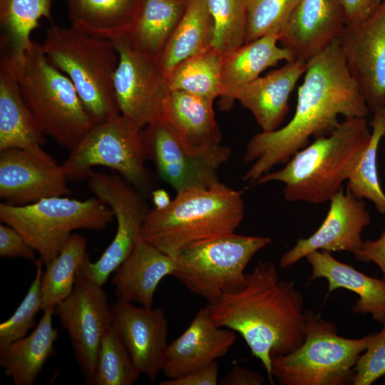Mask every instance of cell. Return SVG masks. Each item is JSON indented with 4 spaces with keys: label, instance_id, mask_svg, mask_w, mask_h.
I'll return each instance as SVG.
<instances>
[{
    "label": "cell",
    "instance_id": "41",
    "mask_svg": "<svg viewBox=\"0 0 385 385\" xmlns=\"http://www.w3.org/2000/svg\"><path fill=\"white\" fill-rule=\"evenodd\" d=\"M219 364L210 365L175 379L161 381L160 385H217L218 384Z\"/></svg>",
    "mask_w": 385,
    "mask_h": 385
},
{
    "label": "cell",
    "instance_id": "45",
    "mask_svg": "<svg viewBox=\"0 0 385 385\" xmlns=\"http://www.w3.org/2000/svg\"><path fill=\"white\" fill-rule=\"evenodd\" d=\"M150 195L154 207L156 209H164L167 207L172 201L170 195L164 189H155L152 190Z\"/></svg>",
    "mask_w": 385,
    "mask_h": 385
},
{
    "label": "cell",
    "instance_id": "28",
    "mask_svg": "<svg viewBox=\"0 0 385 385\" xmlns=\"http://www.w3.org/2000/svg\"><path fill=\"white\" fill-rule=\"evenodd\" d=\"M38 128L11 70L0 66V151L26 148L45 143Z\"/></svg>",
    "mask_w": 385,
    "mask_h": 385
},
{
    "label": "cell",
    "instance_id": "24",
    "mask_svg": "<svg viewBox=\"0 0 385 385\" xmlns=\"http://www.w3.org/2000/svg\"><path fill=\"white\" fill-rule=\"evenodd\" d=\"M312 267L310 279L323 277L328 282V292L344 288L359 297L351 310L369 314L376 322L385 324V279L374 278L354 267L335 259L330 252L317 250L306 256Z\"/></svg>",
    "mask_w": 385,
    "mask_h": 385
},
{
    "label": "cell",
    "instance_id": "19",
    "mask_svg": "<svg viewBox=\"0 0 385 385\" xmlns=\"http://www.w3.org/2000/svg\"><path fill=\"white\" fill-rule=\"evenodd\" d=\"M346 26L339 0H300L279 33L294 59L305 63L338 40Z\"/></svg>",
    "mask_w": 385,
    "mask_h": 385
},
{
    "label": "cell",
    "instance_id": "32",
    "mask_svg": "<svg viewBox=\"0 0 385 385\" xmlns=\"http://www.w3.org/2000/svg\"><path fill=\"white\" fill-rule=\"evenodd\" d=\"M86 239L73 233L58 255L46 266L41 277L42 311L54 309L73 292L86 254Z\"/></svg>",
    "mask_w": 385,
    "mask_h": 385
},
{
    "label": "cell",
    "instance_id": "11",
    "mask_svg": "<svg viewBox=\"0 0 385 385\" xmlns=\"http://www.w3.org/2000/svg\"><path fill=\"white\" fill-rule=\"evenodd\" d=\"M88 180L89 189L112 210L117 222L115 235L99 259L93 262L87 253L81 265L88 277L103 286L142 237L150 209L145 195L118 175L93 172Z\"/></svg>",
    "mask_w": 385,
    "mask_h": 385
},
{
    "label": "cell",
    "instance_id": "21",
    "mask_svg": "<svg viewBox=\"0 0 385 385\" xmlns=\"http://www.w3.org/2000/svg\"><path fill=\"white\" fill-rule=\"evenodd\" d=\"M306 69L305 62L286 61L279 68L235 90L223 109L238 101L251 112L262 132L277 130L288 112L291 93Z\"/></svg>",
    "mask_w": 385,
    "mask_h": 385
},
{
    "label": "cell",
    "instance_id": "2",
    "mask_svg": "<svg viewBox=\"0 0 385 385\" xmlns=\"http://www.w3.org/2000/svg\"><path fill=\"white\" fill-rule=\"evenodd\" d=\"M303 305L294 282L280 280L274 264L260 261L240 290L205 307L217 326L242 337L273 384L272 359L292 352L304 341Z\"/></svg>",
    "mask_w": 385,
    "mask_h": 385
},
{
    "label": "cell",
    "instance_id": "6",
    "mask_svg": "<svg viewBox=\"0 0 385 385\" xmlns=\"http://www.w3.org/2000/svg\"><path fill=\"white\" fill-rule=\"evenodd\" d=\"M41 46L70 78L95 124L120 115L113 84L119 61L115 41L51 24Z\"/></svg>",
    "mask_w": 385,
    "mask_h": 385
},
{
    "label": "cell",
    "instance_id": "10",
    "mask_svg": "<svg viewBox=\"0 0 385 385\" xmlns=\"http://www.w3.org/2000/svg\"><path fill=\"white\" fill-rule=\"evenodd\" d=\"M147 159L141 130L120 114L96 124L61 165L68 180L88 179L94 167H107L147 195L153 183Z\"/></svg>",
    "mask_w": 385,
    "mask_h": 385
},
{
    "label": "cell",
    "instance_id": "14",
    "mask_svg": "<svg viewBox=\"0 0 385 385\" xmlns=\"http://www.w3.org/2000/svg\"><path fill=\"white\" fill-rule=\"evenodd\" d=\"M115 42L119 61L113 84L120 114L142 130L162 118L169 93L168 78L159 61L133 49L121 38Z\"/></svg>",
    "mask_w": 385,
    "mask_h": 385
},
{
    "label": "cell",
    "instance_id": "36",
    "mask_svg": "<svg viewBox=\"0 0 385 385\" xmlns=\"http://www.w3.org/2000/svg\"><path fill=\"white\" fill-rule=\"evenodd\" d=\"M140 375L113 325L104 334L92 385H131Z\"/></svg>",
    "mask_w": 385,
    "mask_h": 385
},
{
    "label": "cell",
    "instance_id": "26",
    "mask_svg": "<svg viewBox=\"0 0 385 385\" xmlns=\"http://www.w3.org/2000/svg\"><path fill=\"white\" fill-rule=\"evenodd\" d=\"M143 0H67L71 26L98 38L116 41L125 38Z\"/></svg>",
    "mask_w": 385,
    "mask_h": 385
},
{
    "label": "cell",
    "instance_id": "30",
    "mask_svg": "<svg viewBox=\"0 0 385 385\" xmlns=\"http://www.w3.org/2000/svg\"><path fill=\"white\" fill-rule=\"evenodd\" d=\"M213 34L207 0H188L185 11L159 58L167 78L179 63L212 48Z\"/></svg>",
    "mask_w": 385,
    "mask_h": 385
},
{
    "label": "cell",
    "instance_id": "23",
    "mask_svg": "<svg viewBox=\"0 0 385 385\" xmlns=\"http://www.w3.org/2000/svg\"><path fill=\"white\" fill-rule=\"evenodd\" d=\"M175 266L173 257L141 237L112 277L117 299L152 307L159 283L173 275Z\"/></svg>",
    "mask_w": 385,
    "mask_h": 385
},
{
    "label": "cell",
    "instance_id": "38",
    "mask_svg": "<svg viewBox=\"0 0 385 385\" xmlns=\"http://www.w3.org/2000/svg\"><path fill=\"white\" fill-rule=\"evenodd\" d=\"M300 0H247L245 43L268 34L279 33Z\"/></svg>",
    "mask_w": 385,
    "mask_h": 385
},
{
    "label": "cell",
    "instance_id": "20",
    "mask_svg": "<svg viewBox=\"0 0 385 385\" xmlns=\"http://www.w3.org/2000/svg\"><path fill=\"white\" fill-rule=\"evenodd\" d=\"M236 339L235 331L217 326L207 308H201L169 343L162 371L168 379H175L207 366L225 356Z\"/></svg>",
    "mask_w": 385,
    "mask_h": 385
},
{
    "label": "cell",
    "instance_id": "9",
    "mask_svg": "<svg viewBox=\"0 0 385 385\" xmlns=\"http://www.w3.org/2000/svg\"><path fill=\"white\" fill-rule=\"evenodd\" d=\"M269 237L235 233L189 245L173 257L175 277L191 292L208 302L240 290L247 282L245 270Z\"/></svg>",
    "mask_w": 385,
    "mask_h": 385
},
{
    "label": "cell",
    "instance_id": "22",
    "mask_svg": "<svg viewBox=\"0 0 385 385\" xmlns=\"http://www.w3.org/2000/svg\"><path fill=\"white\" fill-rule=\"evenodd\" d=\"M214 101L177 90H170L165 98L162 118L193 154H209L222 145Z\"/></svg>",
    "mask_w": 385,
    "mask_h": 385
},
{
    "label": "cell",
    "instance_id": "8",
    "mask_svg": "<svg viewBox=\"0 0 385 385\" xmlns=\"http://www.w3.org/2000/svg\"><path fill=\"white\" fill-rule=\"evenodd\" d=\"M112 210L96 197L78 200L68 196L34 203H0V220L16 230L46 265L56 257L76 230H101L113 221Z\"/></svg>",
    "mask_w": 385,
    "mask_h": 385
},
{
    "label": "cell",
    "instance_id": "13",
    "mask_svg": "<svg viewBox=\"0 0 385 385\" xmlns=\"http://www.w3.org/2000/svg\"><path fill=\"white\" fill-rule=\"evenodd\" d=\"M141 135L147 158L153 162L160 178L176 192L208 188L220 183L218 170L232 155L225 145L209 154L189 152L163 118L142 129Z\"/></svg>",
    "mask_w": 385,
    "mask_h": 385
},
{
    "label": "cell",
    "instance_id": "40",
    "mask_svg": "<svg viewBox=\"0 0 385 385\" xmlns=\"http://www.w3.org/2000/svg\"><path fill=\"white\" fill-rule=\"evenodd\" d=\"M36 251L14 227L0 224V256L3 258L22 257L34 262Z\"/></svg>",
    "mask_w": 385,
    "mask_h": 385
},
{
    "label": "cell",
    "instance_id": "43",
    "mask_svg": "<svg viewBox=\"0 0 385 385\" xmlns=\"http://www.w3.org/2000/svg\"><path fill=\"white\" fill-rule=\"evenodd\" d=\"M265 379L259 373L240 366H233L220 380L222 385H261Z\"/></svg>",
    "mask_w": 385,
    "mask_h": 385
},
{
    "label": "cell",
    "instance_id": "42",
    "mask_svg": "<svg viewBox=\"0 0 385 385\" xmlns=\"http://www.w3.org/2000/svg\"><path fill=\"white\" fill-rule=\"evenodd\" d=\"M345 14L346 25L359 24L378 8L381 0H339Z\"/></svg>",
    "mask_w": 385,
    "mask_h": 385
},
{
    "label": "cell",
    "instance_id": "3",
    "mask_svg": "<svg viewBox=\"0 0 385 385\" xmlns=\"http://www.w3.org/2000/svg\"><path fill=\"white\" fill-rule=\"evenodd\" d=\"M366 118H349L329 135L297 151L279 170L270 171L254 185L284 184L289 202L322 204L342 189L368 146L371 130Z\"/></svg>",
    "mask_w": 385,
    "mask_h": 385
},
{
    "label": "cell",
    "instance_id": "34",
    "mask_svg": "<svg viewBox=\"0 0 385 385\" xmlns=\"http://www.w3.org/2000/svg\"><path fill=\"white\" fill-rule=\"evenodd\" d=\"M369 126L371 137L356 169L347 180V190L356 198L371 201L376 210L385 214V193L381 187L377 155L379 143L385 137V106L373 112Z\"/></svg>",
    "mask_w": 385,
    "mask_h": 385
},
{
    "label": "cell",
    "instance_id": "33",
    "mask_svg": "<svg viewBox=\"0 0 385 385\" xmlns=\"http://www.w3.org/2000/svg\"><path fill=\"white\" fill-rule=\"evenodd\" d=\"M224 56L210 48L175 67L168 76L170 90L188 92L215 101L223 96L222 66Z\"/></svg>",
    "mask_w": 385,
    "mask_h": 385
},
{
    "label": "cell",
    "instance_id": "16",
    "mask_svg": "<svg viewBox=\"0 0 385 385\" xmlns=\"http://www.w3.org/2000/svg\"><path fill=\"white\" fill-rule=\"evenodd\" d=\"M338 40L369 111L385 106V0L365 21L346 25Z\"/></svg>",
    "mask_w": 385,
    "mask_h": 385
},
{
    "label": "cell",
    "instance_id": "7",
    "mask_svg": "<svg viewBox=\"0 0 385 385\" xmlns=\"http://www.w3.org/2000/svg\"><path fill=\"white\" fill-rule=\"evenodd\" d=\"M302 344L272 359V375L282 385H344L353 381L354 368L371 334L360 339L337 334V327L312 310L305 312Z\"/></svg>",
    "mask_w": 385,
    "mask_h": 385
},
{
    "label": "cell",
    "instance_id": "5",
    "mask_svg": "<svg viewBox=\"0 0 385 385\" xmlns=\"http://www.w3.org/2000/svg\"><path fill=\"white\" fill-rule=\"evenodd\" d=\"M1 63L13 73L21 94L44 135L71 151L96 125L70 78L34 42L22 58L3 57Z\"/></svg>",
    "mask_w": 385,
    "mask_h": 385
},
{
    "label": "cell",
    "instance_id": "4",
    "mask_svg": "<svg viewBox=\"0 0 385 385\" xmlns=\"http://www.w3.org/2000/svg\"><path fill=\"white\" fill-rule=\"evenodd\" d=\"M245 215L242 192L222 183L176 192L164 209H150L142 237L174 257L195 242L235 233Z\"/></svg>",
    "mask_w": 385,
    "mask_h": 385
},
{
    "label": "cell",
    "instance_id": "1",
    "mask_svg": "<svg viewBox=\"0 0 385 385\" xmlns=\"http://www.w3.org/2000/svg\"><path fill=\"white\" fill-rule=\"evenodd\" d=\"M304 75L292 119L282 128L262 131L249 140L243 162L251 165L244 181L254 184L276 165L287 163L312 137L331 133L341 123L340 115H368L369 109L349 71L339 40L307 62Z\"/></svg>",
    "mask_w": 385,
    "mask_h": 385
},
{
    "label": "cell",
    "instance_id": "27",
    "mask_svg": "<svg viewBox=\"0 0 385 385\" xmlns=\"http://www.w3.org/2000/svg\"><path fill=\"white\" fill-rule=\"evenodd\" d=\"M279 33L273 32L246 43L225 56L222 66L224 93L220 98L223 108L231 93L260 77L265 69L282 61L294 60L285 48L277 46Z\"/></svg>",
    "mask_w": 385,
    "mask_h": 385
},
{
    "label": "cell",
    "instance_id": "18",
    "mask_svg": "<svg viewBox=\"0 0 385 385\" xmlns=\"http://www.w3.org/2000/svg\"><path fill=\"white\" fill-rule=\"evenodd\" d=\"M325 219L310 237L299 239L284 252L279 260L282 268L290 267L317 250L351 252L356 256L362 249L363 229L371 223V217L361 199L349 190H340L329 200Z\"/></svg>",
    "mask_w": 385,
    "mask_h": 385
},
{
    "label": "cell",
    "instance_id": "31",
    "mask_svg": "<svg viewBox=\"0 0 385 385\" xmlns=\"http://www.w3.org/2000/svg\"><path fill=\"white\" fill-rule=\"evenodd\" d=\"M53 0H0V24L10 48L7 57L17 60L31 48V34L41 18L51 24Z\"/></svg>",
    "mask_w": 385,
    "mask_h": 385
},
{
    "label": "cell",
    "instance_id": "39",
    "mask_svg": "<svg viewBox=\"0 0 385 385\" xmlns=\"http://www.w3.org/2000/svg\"><path fill=\"white\" fill-rule=\"evenodd\" d=\"M385 375V324L382 329L371 334L369 343L359 356L354 368L353 384L371 385Z\"/></svg>",
    "mask_w": 385,
    "mask_h": 385
},
{
    "label": "cell",
    "instance_id": "29",
    "mask_svg": "<svg viewBox=\"0 0 385 385\" xmlns=\"http://www.w3.org/2000/svg\"><path fill=\"white\" fill-rule=\"evenodd\" d=\"M187 4L188 0H143L135 21L123 38L133 49L159 61Z\"/></svg>",
    "mask_w": 385,
    "mask_h": 385
},
{
    "label": "cell",
    "instance_id": "35",
    "mask_svg": "<svg viewBox=\"0 0 385 385\" xmlns=\"http://www.w3.org/2000/svg\"><path fill=\"white\" fill-rule=\"evenodd\" d=\"M213 21L212 48L225 56L245 43L247 0H207Z\"/></svg>",
    "mask_w": 385,
    "mask_h": 385
},
{
    "label": "cell",
    "instance_id": "37",
    "mask_svg": "<svg viewBox=\"0 0 385 385\" xmlns=\"http://www.w3.org/2000/svg\"><path fill=\"white\" fill-rule=\"evenodd\" d=\"M34 264L35 277L26 294L11 317L0 324V351L25 337L34 325L36 314L42 310L41 285L43 263L38 258Z\"/></svg>",
    "mask_w": 385,
    "mask_h": 385
},
{
    "label": "cell",
    "instance_id": "15",
    "mask_svg": "<svg viewBox=\"0 0 385 385\" xmlns=\"http://www.w3.org/2000/svg\"><path fill=\"white\" fill-rule=\"evenodd\" d=\"M62 165L41 145L0 151V197L23 205L72 191Z\"/></svg>",
    "mask_w": 385,
    "mask_h": 385
},
{
    "label": "cell",
    "instance_id": "17",
    "mask_svg": "<svg viewBox=\"0 0 385 385\" xmlns=\"http://www.w3.org/2000/svg\"><path fill=\"white\" fill-rule=\"evenodd\" d=\"M112 325L135 366L154 382L163 370L169 342L168 325L162 308L136 307L117 299L111 306Z\"/></svg>",
    "mask_w": 385,
    "mask_h": 385
},
{
    "label": "cell",
    "instance_id": "12",
    "mask_svg": "<svg viewBox=\"0 0 385 385\" xmlns=\"http://www.w3.org/2000/svg\"><path fill=\"white\" fill-rule=\"evenodd\" d=\"M54 314L69 335L86 381L91 384L101 339L112 325L106 292L81 265L72 293L55 307Z\"/></svg>",
    "mask_w": 385,
    "mask_h": 385
},
{
    "label": "cell",
    "instance_id": "25",
    "mask_svg": "<svg viewBox=\"0 0 385 385\" xmlns=\"http://www.w3.org/2000/svg\"><path fill=\"white\" fill-rule=\"evenodd\" d=\"M35 329L0 351V366L14 385H32L54 353L58 332L53 327L54 309L43 311Z\"/></svg>",
    "mask_w": 385,
    "mask_h": 385
},
{
    "label": "cell",
    "instance_id": "44",
    "mask_svg": "<svg viewBox=\"0 0 385 385\" xmlns=\"http://www.w3.org/2000/svg\"><path fill=\"white\" fill-rule=\"evenodd\" d=\"M364 250L371 260L385 265V232L376 240L365 241Z\"/></svg>",
    "mask_w": 385,
    "mask_h": 385
}]
</instances>
